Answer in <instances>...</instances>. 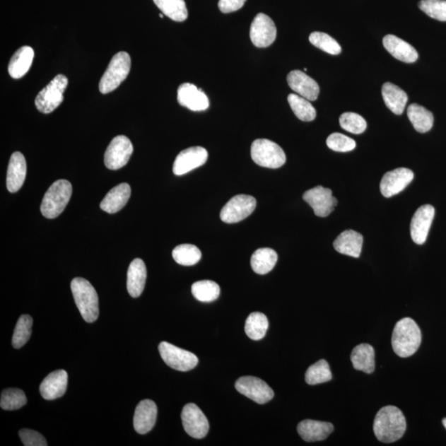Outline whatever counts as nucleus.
Wrapping results in <instances>:
<instances>
[{"instance_id": "obj_1", "label": "nucleus", "mask_w": 446, "mask_h": 446, "mask_svg": "<svg viewBox=\"0 0 446 446\" xmlns=\"http://www.w3.org/2000/svg\"><path fill=\"white\" fill-rule=\"evenodd\" d=\"M406 428L405 416L397 406H386L376 414L374 433L381 442H395L403 438Z\"/></svg>"}, {"instance_id": "obj_2", "label": "nucleus", "mask_w": 446, "mask_h": 446, "mask_svg": "<svg viewBox=\"0 0 446 446\" xmlns=\"http://www.w3.org/2000/svg\"><path fill=\"white\" fill-rule=\"evenodd\" d=\"M421 332L418 324L410 317L396 323L392 346L396 355L406 358L415 354L421 346Z\"/></svg>"}, {"instance_id": "obj_3", "label": "nucleus", "mask_w": 446, "mask_h": 446, "mask_svg": "<svg viewBox=\"0 0 446 446\" xmlns=\"http://www.w3.org/2000/svg\"><path fill=\"white\" fill-rule=\"evenodd\" d=\"M71 291L78 310L84 320L92 323L99 317V297L95 288L84 278H75L71 281Z\"/></svg>"}, {"instance_id": "obj_4", "label": "nucleus", "mask_w": 446, "mask_h": 446, "mask_svg": "<svg viewBox=\"0 0 446 446\" xmlns=\"http://www.w3.org/2000/svg\"><path fill=\"white\" fill-rule=\"evenodd\" d=\"M72 194V185L68 180H59L44 195L41 212L44 217L53 219L65 210Z\"/></svg>"}, {"instance_id": "obj_5", "label": "nucleus", "mask_w": 446, "mask_h": 446, "mask_svg": "<svg viewBox=\"0 0 446 446\" xmlns=\"http://www.w3.org/2000/svg\"><path fill=\"white\" fill-rule=\"evenodd\" d=\"M131 57L126 52H120L112 58L109 66L100 82V91L106 95L114 91L126 80L130 72Z\"/></svg>"}, {"instance_id": "obj_6", "label": "nucleus", "mask_w": 446, "mask_h": 446, "mask_svg": "<svg viewBox=\"0 0 446 446\" xmlns=\"http://www.w3.org/2000/svg\"><path fill=\"white\" fill-rule=\"evenodd\" d=\"M251 155L254 163L266 168H281L286 161V153L281 147L268 139L254 141Z\"/></svg>"}, {"instance_id": "obj_7", "label": "nucleus", "mask_w": 446, "mask_h": 446, "mask_svg": "<svg viewBox=\"0 0 446 446\" xmlns=\"http://www.w3.org/2000/svg\"><path fill=\"white\" fill-rule=\"evenodd\" d=\"M67 86L66 76L58 75L54 78L36 98L35 105L38 111L47 115L55 110L64 100V92Z\"/></svg>"}, {"instance_id": "obj_8", "label": "nucleus", "mask_w": 446, "mask_h": 446, "mask_svg": "<svg viewBox=\"0 0 446 446\" xmlns=\"http://www.w3.org/2000/svg\"><path fill=\"white\" fill-rule=\"evenodd\" d=\"M158 349L165 364L175 370L189 371L198 365V357L192 352L181 349L170 343L161 342Z\"/></svg>"}, {"instance_id": "obj_9", "label": "nucleus", "mask_w": 446, "mask_h": 446, "mask_svg": "<svg viewBox=\"0 0 446 446\" xmlns=\"http://www.w3.org/2000/svg\"><path fill=\"white\" fill-rule=\"evenodd\" d=\"M257 207V200L252 196H234L221 211L220 218L226 223H237L246 219Z\"/></svg>"}, {"instance_id": "obj_10", "label": "nucleus", "mask_w": 446, "mask_h": 446, "mask_svg": "<svg viewBox=\"0 0 446 446\" xmlns=\"http://www.w3.org/2000/svg\"><path fill=\"white\" fill-rule=\"evenodd\" d=\"M134 153L129 139L125 136H117L112 140L105 154V164L107 169L119 170L129 163Z\"/></svg>"}, {"instance_id": "obj_11", "label": "nucleus", "mask_w": 446, "mask_h": 446, "mask_svg": "<svg viewBox=\"0 0 446 446\" xmlns=\"http://www.w3.org/2000/svg\"><path fill=\"white\" fill-rule=\"evenodd\" d=\"M235 388L248 399L258 404H264L271 401L274 396V391L266 382L257 377L244 376L235 384Z\"/></svg>"}, {"instance_id": "obj_12", "label": "nucleus", "mask_w": 446, "mask_h": 446, "mask_svg": "<svg viewBox=\"0 0 446 446\" xmlns=\"http://www.w3.org/2000/svg\"><path fill=\"white\" fill-rule=\"evenodd\" d=\"M181 419L186 433L195 439L204 438L209 430V423L197 405L188 404L184 406Z\"/></svg>"}, {"instance_id": "obj_13", "label": "nucleus", "mask_w": 446, "mask_h": 446, "mask_svg": "<svg viewBox=\"0 0 446 446\" xmlns=\"http://www.w3.org/2000/svg\"><path fill=\"white\" fill-rule=\"evenodd\" d=\"M277 29L271 18L264 13H259L252 23L250 37L254 46L268 47L276 41Z\"/></svg>"}, {"instance_id": "obj_14", "label": "nucleus", "mask_w": 446, "mask_h": 446, "mask_svg": "<svg viewBox=\"0 0 446 446\" xmlns=\"http://www.w3.org/2000/svg\"><path fill=\"white\" fill-rule=\"evenodd\" d=\"M303 198L311 206L315 215L320 218L327 217L337 205V199L332 195V191L322 186L306 191Z\"/></svg>"}, {"instance_id": "obj_15", "label": "nucleus", "mask_w": 446, "mask_h": 446, "mask_svg": "<svg viewBox=\"0 0 446 446\" xmlns=\"http://www.w3.org/2000/svg\"><path fill=\"white\" fill-rule=\"evenodd\" d=\"M208 158V151L204 147H189L181 151L176 158L173 165V172L175 175L187 174L204 165Z\"/></svg>"}, {"instance_id": "obj_16", "label": "nucleus", "mask_w": 446, "mask_h": 446, "mask_svg": "<svg viewBox=\"0 0 446 446\" xmlns=\"http://www.w3.org/2000/svg\"><path fill=\"white\" fill-rule=\"evenodd\" d=\"M435 217L433 206H421L413 215L411 222V237L418 245H423L428 239V233Z\"/></svg>"}, {"instance_id": "obj_17", "label": "nucleus", "mask_w": 446, "mask_h": 446, "mask_svg": "<svg viewBox=\"0 0 446 446\" xmlns=\"http://www.w3.org/2000/svg\"><path fill=\"white\" fill-rule=\"evenodd\" d=\"M413 171L406 168H399L387 172L380 183L381 194L385 198L393 197L399 194L413 181Z\"/></svg>"}, {"instance_id": "obj_18", "label": "nucleus", "mask_w": 446, "mask_h": 446, "mask_svg": "<svg viewBox=\"0 0 446 446\" xmlns=\"http://www.w3.org/2000/svg\"><path fill=\"white\" fill-rule=\"evenodd\" d=\"M177 100L181 106L195 112L207 110L209 107L208 96L190 83H184L179 87Z\"/></svg>"}, {"instance_id": "obj_19", "label": "nucleus", "mask_w": 446, "mask_h": 446, "mask_svg": "<svg viewBox=\"0 0 446 446\" xmlns=\"http://www.w3.org/2000/svg\"><path fill=\"white\" fill-rule=\"evenodd\" d=\"M287 81L289 87L298 95L310 101H315L319 95L320 88L317 83L301 71H293L288 74Z\"/></svg>"}, {"instance_id": "obj_20", "label": "nucleus", "mask_w": 446, "mask_h": 446, "mask_svg": "<svg viewBox=\"0 0 446 446\" xmlns=\"http://www.w3.org/2000/svg\"><path fill=\"white\" fill-rule=\"evenodd\" d=\"M158 416V406L153 401L145 399L137 405L134 426L137 433L144 435L153 429Z\"/></svg>"}, {"instance_id": "obj_21", "label": "nucleus", "mask_w": 446, "mask_h": 446, "mask_svg": "<svg viewBox=\"0 0 446 446\" xmlns=\"http://www.w3.org/2000/svg\"><path fill=\"white\" fill-rule=\"evenodd\" d=\"M68 385L67 372L63 370L53 371L40 385V393L46 400L61 398L66 394Z\"/></svg>"}, {"instance_id": "obj_22", "label": "nucleus", "mask_w": 446, "mask_h": 446, "mask_svg": "<svg viewBox=\"0 0 446 446\" xmlns=\"http://www.w3.org/2000/svg\"><path fill=\"white\" fill-rule=\"evenodd\" d=\"M27 175L25 158L21 153H14L9 160L6 185L11 193H16L22 188Z\"/></svg>"}, {"instance_id": "obj_23", "label": "nucleus", "mask_w": 446, "mask_h": 446, "mask_svg": "<svg viewBox=\"0 0 446 446\" xmlns=\"http://www.w3.org/2000/svg\"><path fill=\"white\" fill-rule=\"evenodd\" d=\"M298 433L307 442L324 440L333 430L334 426L324 421L305 420L298 425Z\"/></svg>"}, {"instance_id": "obj_24", "label": "nucleus", "mask_w": 446, "mask_h": 446, "mask_svg": "<svg viewBox=\"0 0 446 446\" xmlns=\"http://www.w3.org/2000/svg\"><path fill=\"white\" fill-rule=\"evenodd\" d=\"M384 47L392 56L405 63H413L418 59V53L409 43L394 35H386Z\"/></svg>"}, {"instance_id": "obj_25", "label": "nucleus", "mask_w": 446, "mask_h": 446, "mask_svg": "<svg viewBox=\"0 0 446 446\" xmlns=\"http://www.w3.org/2000/svg\"><path fill=\"white\" fill-rule=\"evenodd\" d=\"M364 238L360 233L346 230L337 237L333 246L336 252L354 258H359Z\"/></svg>"}, {"instance_id": "obj_26", "label": "nucleus", "mask_w": 446, "mask_h": 446, "mask_svg": "<svg viewBox=\"0 0 446 446\" xmlns=\"http://www.w3.org/2000/svg\"><path fill=\"white\" fill-rule=\"evenodd\" d=\"M131 196L129 184L122 183L112 188L100 204V208L107 213H116L125 207Z\"/></svg>"}, {"instance_id": "obj_27", "label": "nucleus", "mask_w": 446, "mask_h": 446, "mask_svg": "<svg viewBox=\"0 0 446 446\" xmlns=\"http://www.w3.org/2000/svg\"><path fill=\"white\" fill-rule=\"evenodd\" d=\"M146 267L142 259L137 258L130 264L127 271V291L132 298H139L144 291Z\"/></svg>"}, {"instance_id": "obj_28", "label": "nucleus", "mask_w": 446, "mask_h": 446, "mask_svg": "<svg viewBox=\"0 0 446 446\" xmlns=\"http://www.w3.org/2000/svg\"><path fill=\"white\" fill-rule=\"evenodd\" d=\"M34 57L33 49L30 47L19 48L8 64V74L13 79H20L28 72Z\"/></svg>"}, {"instance_id": "obj_29", "label": "nucleus", "mask_w": 446, "mask_h": 446, "mask_svg": "<svg viewBox=\"0 0 446 446\" xmlns=\"http://www.w3.org/2000/svg\"><path fill=\"white\" fill-rule=\"evenodd\" d=\"M351 360L356 370L372 374L375 369V353L373 346L360 344L353 349Z\"/></svg>"}, {"instance_id": "obj_30", "label": "nucleus", "mask_w": 446, "mask_h": 446, "mask_svg": "<svg viewBox=\"0 0 446 446\" xmlns=\"http://www.w3.org/2000/svg\"><path fill=\"white\" fill-rule=\"evenodd\" d=\"M382 95L385 105L389 109L397 115L403 114L409 97L406 93L399 86L387 82L382 87Z\"/></svg>"}, {"instance_id": "obj_31", "label": "nucleus", "mask_w": 446, "mask_h": 446, "mask_svg": "<svg viewBox=\"0 0 446 446\" xmlns=\"http://www.w3.org/2000/svg\"><path fill=\"white\" fill-rule=\"evenodd\" d=\"M278 261V254L271 248H261L254 252L251 259V266L258 274L271 272Z\"/></svg>"}, {"instance_id": "obj_32", "label": "nucleus", "mask_w": 446, "mask_h": 446, "mask_svg": "<svg viewBox=\"0 0 446 446\" xmlns=\"http://www.w3.org/2000/svg\"><path fill=\"white\" fill-rule=\"evenodd\" d=\"M409 119L416 131L425 134L433 129L434 117L433 112L419 105L413 104L408 109Z\"/></svg>"}, {"instance_id": "obj_33", "label": "nucleus", "mask_w": 446, "mask_h": 446, "mask_svg": "<svg viewBox=\"0 0 446 446\" xmlns=\"http://www.w3.org/2000/svg\"><path fill=\"white\" fill-rule=\"evenodd\" d=\"M165 16L175 22H184L188 18V9L184 0H153Z\"/></svg>"}, {"instance_id": "obj_34", "label": "nucleus", "mask_w": 446, "mask_h": 446, "mask_svg": "<svg viewBox=\"0 0 446 446\" xmlns=\"http://www.w3.org/2000/svg\"><path fill=\"white\" fill-rule=\"evenodd\" d=\"M288 101L293 114L298 119L303 122H311L316 119L317 112L310 100L300 95L291 94L288 96Z\"/></svg>"}, {"instance_id": "obj_35", "label": "nucleus", "mask_w": 446, "mask_h": 446, "mask_svg": "<svg viewBox=\"0 0 446 446\" xmlns=\"http://www.w3.org/2000/svg\"><path fill=\"white\" fill-rule=\"evenodd\" d=\"M269 328V322L264 313L252 312L247 317L245 331L247 335L254 341L262 340L266 336Z\"/></svg>"}, {"instance_id": "obj_36", "label": "nucleus", "mask_w": 446, "mask_h": 446, "mask_svg": "<svg viewBox=\"0 0 446 446\" xmlns=\"http://www.w3.org/2000/svg\"><path fill=\"white\" fill-rule=\"evenodd\" d=\"M172 256L176 263L181 266H191L200 261L202 253L194 245L182 244L173 250Z\"/></svg>"}, {"instance_id": "obj_37", "label": "nucleus", "mask_w": 446, "mask_h": 446, "mask_svg": "<svg viewBox=\"0 0 446 446\" xmlns=\"http://www.w3.org/2000/svg\"><path fill=\"white\" fill-rule=\"evenodd\" d=\"M191 291L196 300L204 303L218 300L221 291L218 284L211 281L196 282L191 288Z\"/></svg>"}, {"instance_id": "obj_38", "label": "nucleus", "mask_w": 446, "mask_h": 446, "mask_svg": "<svg viewBox=\"0 0 446 446\" xmlns=\"http://www.w3.org/2000/svg\"><path fill=\"white\" fill-rule=\"evenodd\" d=\"M332 379V375L329 365L325 360H320L308 368L305 380L307 384L316 385L326 383Z\"/></svg>"}, {"instance_id": "obj_39", "label": "nucleus", "mask_w": 446, "mask_h": 446, "mask_svg": "<svg viewBox=\"0 0 446 446\" xmlns=\"http://www.w3.org/2000/svg\"><path fill=\"white\" fill-rule=\"evenodd\" d=\"M33 322V318L29 315L19 317L12 339V345L16 349L23 347L30 339Z\"/></svg>"}, {"instance_id": "obj_40", "label": "nucleus", "mask_w": 446, "mask_h": 446, "mask_svg": "<svg viewBox=\"0 0 446 446\" xmlns=\"http://www.w3.org/2000/svg\"><path fill=\"white\" fill-rule=\"evenodd\" d=\"M27 404L24 392L19 389H4L0 399V406L4 410L13 411L23 408Z\"/></svg>"}, {"instance_id": "obj_41", "label": "nucleus", "mask_w": 446, "mask_h": 446, "mask_svg": "<svg viewBox=\"0 0 446 446\" xmlns=\"http://www.w3.org/2000/svg\"><path fill=\"white\" fill-rule=\"evenodd\" d=\"M310 41L313 46L319 48L323 52L331 54V55H339L341 52V47L339 45V43L327 33L321 32L312 33L310 36Z\"/></svg>"}, {"instance_id": "obj_42", "label": "nucleus", "mask_w": 446, "mask_h": 446, "mask_svg": "<svg viewBox=\"0 0 446 446\" xmlns=\"http://www.w3.org/2000/svg\"><path fill=\"white\" fill-rule=\"evenodd\" d=\"M418 7L430 18L446 22V0H421Z\"/></svg>"}, {"instance_id": "obj_43", "label": "nucleus", "mask_w": 446, "mask_h": 446, "mask_svg": "<svg viewBox=\"0 0 446 446\" xmlns=\"http://www.w3.org/2000/svg\"><path fill=\"white\" fill-rule=\"evenodd\" d=\"M340 124L343 129L353 134H361L367 127L364 117L355 112H345L341 115Z\"/></svg>"}, {"instance_id": "obj_44", "label": "nucleus", "mask_w": 446, "mask_h": 446, "mask_svg": "<svg viewBox=\"0 0 446 446\" xmlns=\"http://www.w3.org/2000/svg\"><path fill=\"white\" fill-rule=\"evenodd\" d=\"M327 145L337 153H348L356 148V142L349 136L336 132L327 137Z\"/></svg>"}, {"instance_id": "obj_45", "label": "nucleus", "mask_w": 446, "mask_h": 446, "mask_svg": "<svg viewBox=\"0 0 446 446\" xmlns=\"http://www.w3.org/2000/svg\"><path fill=\"white\" fill-rule=\"evenodd\" d=\"M19 438H20L23 445L25 446H47L48 444L44 436L37 431L23 429L19 430Z\"/></svg>"}, {"instance_id": "obj_46", "label": "nucleus", "mask_w": 446, "mask_h": 446, "mask_svg": "<svg viewBox=\"0 0 446 446\" xmlns=\"http://www.w3.org/2000/svg\"><path fill=\"white\" fill-rule=\"evenodd\" d=\"M247 0H219L218 8L223 13L236 12L241 9Z\"/></svg>"}, {"instance_id": "obj_47", "label": "nucleus", "mask_w": 446, "mask_h": 446, "mask_svg": "<svg viewBox=\"0 0 446 446\" xmlns=\"http://www.w3.org/2000/svg\"><path fill=\"white\" fill-rule=\"evenodd\" d=\"M442 423H443V425H444V426H445V428L446 429V418L443 419Z\"/></svg>"}, {"instance_id": "obj_48", "label": "nucleus", "mask_w": 446, "mask_h": 446, "mask_svg": "<svg viewBox=\"0 0 446 446\" xmlns=\"http://www.w3.org/2000/svg\"><path fill=\"white\" fill-rule=\"evenodd\" d=\"M160 18H164V17H163V13H160Z\"/></svg>"}]
</instances>
